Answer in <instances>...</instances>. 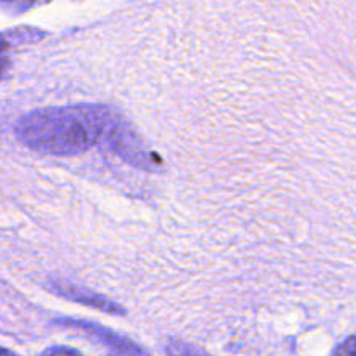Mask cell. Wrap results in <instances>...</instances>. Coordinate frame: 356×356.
<instances>
[{
    "instance_id": "cell-1",
    "label": "cell",
    "mask_w": 356,
    "mask_h": 356,
    "mask_svg": "<svg viewBox=\"0 0 356 356\" xmlns=\"http://www.w3.org/2000/svg\"><path fill=\"white\" fill-rule=\"evenodd\" d=\"M16 136L24 146L44 155L76 156L94 146L79 106L30 111L16 124Z\"/></svg>"
},
{
    "instance_id": "cell-2",
    "label": "cell",
    "mask_w": 356,
    "mask_h": 356,
    "mask_svg": "<svg viewBox=\"0 0 356 356\" xmlns=\"http://www.w3.org/2000/svg\"><path fill=\"white\" fill-rule=\"evenodd\" d=\"M80 113L89 125L94 145H103L110 152L139 169H152L153 163H160L159 159L146 152V146L136 134L127 120L120 117L115 110L97 104H80Z\"/></svg>"
},
{
    "instance_id": "cell-3",
    "label": "cell",
    "mask_w": 356,
    "mask_h": 356,
    "mask_svg": "<svg viewBox=\"0 0 356 356\" xmlns=\"http://www.w3.org/2000/svg\"><path fill=\"white\" fill-rule=\"evenodd\" d=\"M51 289L56 294L63 296V298L70 299V301L80 302V305L92 306V308L101 309V312L113 313V315H125V309L122 306H118L117 302L110 301V299L103 298V296L96 294L92 291H87L83 287H76V285H68V284H54L52 282Z\"/></svg>"
},
{
    "instance_id": "cell-4",
    "label": "cell",
    "mask_w": 356,
    "mask_h": 356,
    "mask_svg": "<svg viewBox=\"0 0 356 356\" xmlns=\"http://www.w3.org/2000/svg\"><path fill=\"white\" fill-rule=\"evenodd\" d=\"M56 323H61V325L65 327H75L80 332L101 341L103 344L113 348L115 351H120V353H145V350H141V348H138L136 344H132L131 341L124 339V337L118 336V334L111 332V330L108 329H103V327L99 325H92V323L87 322H73V320H59V322Z\"/></svg>"
},
{
    "instance_id": "cell-5",
    "label": "cell",
    "mask_w": 356,
    "mask_h": 356,
    "mask_svg": "<svg viewBox=\"0 0 356 356\" xmlns=\"http://www.w3.org/2000/svg\"><path fill=\"white\" fill-rule=\"evenodd\" d=\"M10 59H9V44L6 40H0V80L6 76L7 70H9Z\"/></svg>"
},
{
    "instance_id": "cell-6",
    "label": "cell",
    "mask_w": 356,
    "mask_h": 356,
    "mask_svg": "<svg viewBox=\"0 0 356 356\" xmlns=\"http://www.w3.org/2000/svg\"><path fill=\"white\" fill-rule=\"evenodd\" d=\"M2 2H6L7 6H13V7H17V9H28L30 6H33L35 0H2Z\"/></svg>"
},
{
    "instance_id": "cell-7",
    "label": "cell",
    "mask_w": 356,
    "mask_h": 356,
    "mask_svg": "<svg viewBox=\"0 0 356 356\" xmlns=\"http://www.w3.org/2000/svg\"><path fill=\"white\" fill-rule=\"evenodd\" d=\"M337 353H343V355H355L356 350H355V343L353 339L348 341V344L344 348H341V350H337Z\"/></svg>"
}]
</instances>
